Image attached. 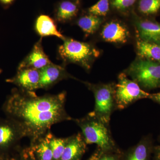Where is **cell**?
Masks as SVG:
<instances>
[{
	"mask_svg": "<svg viewBox=\"0 0 160 160\" xmlns=\"http://www.w3.org/2000/svg\"><path fill=\"white\" fill-rule=\"evenodd\" d=\"M84 84L94 94L95 107L92 112L100 119L109 124L112 113L117 108L115 98V84H94L86 82Z\"/></svg>",
	"mask_w": 160,
	"mask_h": 160,
	"instance_id": "cell-5",
	"label": "cell"
},
{
	"mask_svg": "<svg viewBox=\"0 0 160 160\" xmlns=\"http://www.w3.org/2000/svg\"><path fill=\"white\" fill-rule=\"evenodd\" d=\"M48 132L45 136L31 145L30 148L36 160H53Z\"/></svg>",
	"mask_w": 160,
	"mask_h": 160,
	"instance_id": "cell-17",
	"label": "cell"
},
{
	"mask_svg": "<svg viewBox=\"0 0 160 160\" xmlns=\"http://www.w3.org/2000/svg\"><path fill=\"white\" fill-rule=\"evenodd\" d=\"M35 30L42 37L55 36L63 40L66 38L58 30L53 20L46 15H42L38 17L35 23Z\"/></svg>",
	"mask_w": 160,
	"mask_h": 160,
	"instance_id": "cell-14",
	"label": "cell"
},
{
	"mask_svg": "<svg viewBox=\"0 0 160 160\" xmlns=\"http://www.w3.org/2000/svg\"><path fill=\"white\" fill-rule=\"evenodd\" d=\"M149 98L160 104V92L154 94H150Z\"/></svg>",
	"mask_w": 160,
	"mask_h": 160,
	"instance_id": "cell-26",
	"label": "cell"
},
{
	"mask_svg": "<svg viewBox=\"0 0 160 160\" xmlns=\"http://www.w3.org/2000/svg\"><path fill=\"white\" fill-rule=\"evenodd\" d=\"M102 21L100 17L89 14L80 18L78 20L77 24L85 34L90 35L97 31Z\"/></svg>",
	"mask_w": 160,
	"mask_h": 160,
	"instance_id": "cell-18",
	"label": "cell"
},
{
	"mask_svg": "<svg viewBox=\"0 0 160 160\" xmlns=\"http://www.w3.org/2000/svg\"><path fill=\"white\" fill-rule=\"evenodd\" d=\"M24 137L22 132L14 122L0 124V150L8 149Z\"/></svg>",
	"mask_w": 160,
	"mask_h": 160,
	"instance_id": "cell-13",
	"label": "cell"
},
{
	"mask_svg": "<svg viewBox=\"0 0 160 160\" xmlns=\"http://www.w3.org/2000/svg\"><path fill=\"white\" fill-rule=\"evenodd\" d=\"M51 63L43 50L41 39L36 43L31 52L20 64L18 69L32 68L41 70Z\"/></svg>",
	"mask_w": 160,
	"mask_h": 160,
	"instance_id": "cell-9",
	"label": "cell"
},
{
	"mask_svg": "<svg viewBox=\"0 0 160 160\" xmlns=\"http://www.w3.org/2000/svg\"><path fill=\"white\" fill-rule=\"evenodd\" d=\"M155 150L156 158V160H160V146H158V147H156Z\"/></svg>",
	"mask_w": 160,
	"mask_h": 160,
	"instance_id": "cell-27",
	"label": "cell"
},
{
	"mask_svg": "<svg viewBox=\"0 0 160 160\" xmlns=\"http://www.w3.org/2000/svg\"><path fill=\"white\" fill-rule=\"evenodd\" d=\"M72 77L64 66L51 63L40 70L39 89H47L62 80Z\"/></svg>",
	"mask_w": 160,
	"mask_h": 160,
	"instance_id": "cell-7",
	"label": "cell"
},
{
	"mask_svg": "<svg viewBox=\"0 0 160 160\" xmlns=\"http://www.w3.org/2000/svg\"><path fill=\"white\" fill-rule=\"evenodd\" d=\"M150 94L129 79L125 72L120 73L116 85L115 98L117 108L123 109L138 100L149 98Z\"/></svg>",
	"mask_w": 160,
	"mask_h": 160,
	"instance_id": "cell-6",
	"label": "cell"
},
{
	"mask_svg": "<svg viewBox=\"0 0 160 160\" xmlns=\"http://www.w3.org/2000/svg\"><path fill=\"white\" fill-rule=\"evenodd\" d=\"M109 10V0H99L89 8V14L98 17L105 16Z\"/></svg>",
	"mask_w": 160,
	"mask_h": 160,
	"instance_id": "cell-22",
	"label": "cell"
},
{
	"mask_svg": "<svg viewBox=\"0 0 160 160\" xmlns=\"http://www.w3.org/2000/svg\"><path fill=\"white\" fill-rule=\"evenodd\" d=\"M20 160H36L30 147L23 150L21 153Z\"/></svg>",
	"mask_w": 160,
	"mask_h": 160,
	"instance_id": "cell-25",
	"label": "cell"
},
{
	"mask_svg": "<svg viewBox=\"0 0 160 160\" xmlns=\"http://www.w3.org/2000/svg\"><path fill=\"white\" fill-rule=\"evenodd\" d=\"M138 54L141 59L160 63V45L139 39L137 42Z\"/></svg>",
	"mask_w": 160,
	"mask_h": 160,
	"instance_id": "cell-15",
	"label": "cell"
},
{
	"mask_svg": "<svg viewBox=\"0 0 160 160\" xmlns=\"http://www.w3.org/2000/svg\"><path fill=\"white\" fill-rule=\"evenodd\" d=\"M66 93L38 96L20 89L7 101L6 110L31 144L45 136L51 126L73 120L65 108Z\"/></svg>",
	"mask_w": 160,
	"mask_h": 160,
	"instance_id": "cell-1",
	"label": "cell"
},
{
	"mask_svg": "<svg viewBox=\"0 0 160 160\" xmlns=\"http://www.w3.org/2000/svg\"><path fill=\"white\" fill-rule=\"evenodd\" d=\"M63 41L58 48L63 62L78 64L87 71L90 70L92 63L99 56V51L89 43L66 38Z\"/></svg>",
	"mask_w": 160,
	"mask_h": 160,
	"instance_id": "cell-3",
	"label": "cell"
},
{
	"mask_svg": "<svg viewBox=\"0 0 160 160\" xmlns=\"http://www.w3.org/2000/svg\"><path fill=\"white\" fill-rule=\"evenodd\" d=\"M135 25L140 39L160 45V23L141 19L135 22Z\"/></svg>",
	"mask_w": 160,
	"mask_h": 160,
	"instance_id": "cell-10",
	"label": "cell"
},
{
	"mask_svg": "<svg viewBox=\"0 0 160 160\" xmlns=\"http://www.w3.org/2000/svg\"><path fill=\"white\" fill-rule=\"evenodd\" d=\"M0 1L4 4H9L12 2L13 0H0Z\"/></svg>",
	"mask_w": 160,
	"mask_h": 160,
	"instance_id": "cell-28",
	"label": "cell"
},
{
	"mask_svg": "<svg viewBox=\"0 0 160 160\" xmlns=\"http://www.w3.org/2000/svg\"><path fill=\"white\" fill-rule=\"evenodd\" d=\"M125 73L143 89L160 88V63L140 58L132 63Z\"/></svg>",
	"mask_w": 160,
	"mask_h": 160,
	"instance_id": "cell-4",
	"label": "cell"
},
{
	"mask_svg": "<svg viewBox=\"0 0 160 160\" xmlns=\"http://www.w3.org/2000/svg\"><path fill=\"white\" fill-rule=\"evenodd\" d=\"M82 131L86 144H96L99 149L105 152H117L109 124L103 122L92 112L80 119H73Z\"/></svg>",
	"mask_w": 160,
	"mask_h": 160,
	"instance_id": "cell-2",
	"label": "cell"
},
{
	"mask_svg": "<svg viewBox=\"0 0 160 160\" xmlns=\"http://www.w3.org/2000/svg\"><path fill=\"white\" fill-rule=\"evenodd\" d=\"M78 11L77 6L70 1H63L60 4L56 14V19L58 22L69 21L74 17Z\"/></svg>",
	"mask_w": 160,
	"mask_h": 160,
	"instance_id": "cell-19",
	"label": "cell"
},
{
	"mask_svg": "<svg viewBox=\"0 0 160 160\" xmlns=\"http://www.w3.org/2000/svg\"><path fill=\"white\" fill-rule=\"evenodd\" d=\"M8 160H18L14 158H8Z\"/></svg>",
	"mask_w": 160,
	"mask_h": 160,
	"instance_id": "cell-30",
	"label": "cell"
},
{
	"mask_svg": "<svg viewBox=\"0 0 160 160\" xmlns=\"http://www.w3.org/2000/svg\"><path fill=\"white\" fill-rule=\"evenodd\" d=\"M113 152L102 151L98 149L97 151L92 156L89 160H118Z\"/></svg>",
	"mask_w": 160,
	"mask_h": 160,
	"instance_id": "cell-23",
	"label": "cell"
},
{
	"mask_svg": "<svg viewBox=\"0 0 160 160\" xmlns=\"http://www.w3.org/2000/svg\"><path fill=\"white\" fill-rule=\"evenodd\" d=\"M1 72H2V70H1V69H0V73H1Z\"/></svg>",
	"mask_w": 160,
	"mask_h": 160,
	"instance_id": "cell-31",
	"label": "cell"
},
{
	"mask_svg": "<svg viewBox=\"0 0 160 160\" xmlns=\"http://www.w3.org/2000/svg\"><path fill=\"white\" fill-rule=\"evenodd\" d=\"M152 147L150 139L147 138H143L129 150L125 160H149Z\"/></svg>",
	"mask_w": 160,
	"mask_h": 160,
	"instance_id": "cell-16",
	"label": "cell"
},
{
	"mask_svg": "<svg viewBox=\"0 0 160 160\" xmlns=\"http://www.w3.org/2000/svg\"><path fill=\"white\" fill-rule=\"evenodd\" d=\"M86 145L82 135L80 132L68 137L60 160H81L86 152Z\"/></svg>",
	"mask_w": 160,
	"mask_h": 160,
	"instance_id": "cell-11",
	"label": "cell"
},
{
	"mask_svg": "<svg viewBox=\"0 0 160 160\" xmlns=\"http://www.w3.org/2000/svg\"><path fill=\"white\" fill-rule=\"evenodd\" d=\"M138 9L145 16H153L160 11V0H139Z\"/></svg>",
	"mask_w": 160,
	"mask_h": 160,
	"instance_id": "cell-21",
	"label": "cell"
},
{
	"mask_svg": "<svg viewBox=\"0 0 160 160\" xmlns=\"http://www.w3.org/2000/svg\"><path fill=\"white\" fill-rule=\"evenodd\" d=\"M49 135V145L53 155V160H60L63 154V151L68 138H58L55 137L51 132H48Z\"/></svg>",
	"mask_w": 160,
	"mask_h": 160,
	"instance_id": "cell-20",
	"label": "cell"
},
{
	"mask_svg": "<svg viewBox=\"0 0 160 160\" xmlns=\"http://www.w3.org/2000/svg\"><path fill=\"white\" fill-rule=\"evenodd\" d=\"M137 0H112V5L117 10L124 11L134 5Z\"/></svg>",
	"mask_w": 160,
	"mask_h": 160,
	"instance_id": "cell-24",
	"label": "cell"
},
{
	"mask_svg": "<svg viewBox=\"0 0 160 160\" xmlns=\"http://www.w3.org/2000/svg\"><path fill=\"white\" fill-rule=\"evenodd\" d=\"M7 158H5L2 155H0V160H8Z\"/></svg>",
	"mask_w": 160,
	"mask_h": 160,
	"instance_id": "cell-29",
	"label": "cell"
},
{
	"mask_svg": "<svg viewBox=\"0 0 160 160\" xmlns=\"http://www.w3.org/2000/svg\"><path fill=\"white\" fill-rule=\"evenodd\" d=\"M40 70L32 68L18 69L13 82L20 89L26 91H34L39 89Z\"/></svg>",
	"mask_w": 160,
	"mask_h": 160,
	"instance_id": "cell-12",
	"label": "cell"
},
{
	"mask_svg": "<svg viewBox=\"0 0 160 160\" xmlns=\"http://www.w3.org/2000/svg\"><path fill=\"white\" fill-rule=\"evenodd\" d=\"M102 38L108 42L124 44L130 38V32L126 25L118 21L108 22L101 32Z\"/></svg>",
	"mask_w": 160,
	"mask_h": 160,
	"instance_id": "cell-8",
	"label": "cell"
}]
</instances>
